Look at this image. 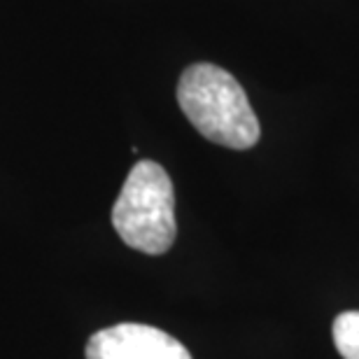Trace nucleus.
Returning <instances> with one entry per match:
<instances>
[{
  "mask_svg": "<svg viewBox=\"0 0 359 359\" xmlns=\"http://www.w3.org/2000/svg\"><path fill=\"white\" fill-rule=\"evenodd\" d=\"M87 359H191V355L182 343L161 329L121 322L91 336Z\"/></svg>",
  "mask_w": 359,
  "mask_h": 359,
  "instance_id": "obj_3",
  "label": "nucleus"
},
{
  "mask_svg": "<svg viewBox=\"0 0 359 359\" xmlns=\"http://www.w3.org/2000/svg\"><path fill=\"white\" fill-rule=\"evenodd\" d=\"M177 103L194 128L229 149H250L259 140V121L238 80L215 63H194L177 82Z\"/></svg>",
  "mask_w": 359,
  "mask_h": 359,
  "instance_id": "obj_1",
  "label": "nucleus"
},
{
  "mask_svg": "<svg viewBox=\"0 0 359 359\" xmlns=\"http://www.w3.org/2000/svg\"><path fill=\"white\" fill-rule=\"evenodd\" d=\"M334 346L343 359H359V311H346L334 320Z\"/></svg>",
  "mask_w": 359,
  "mask_h": 359,
  "instance_id": "obj_4",
  "label": "nucleus"
},
{
  "mask_svg": "<svg viewBox=\"0 0 359 359\" xmlns=\"http://www.w3.org/2000/svg\"><path fill=\"white\" fill-rule=\"evenodd\" d=\"M112 226L128 248L145 255H163L175 243L173 182L156 161H138L128 170L112 205Z\"/></svg>",
  "mask_w": 359,
  "mask_h": 359,
  "instance_id": "obj_2",
  "label": "nucleus"
}]
</instances>
